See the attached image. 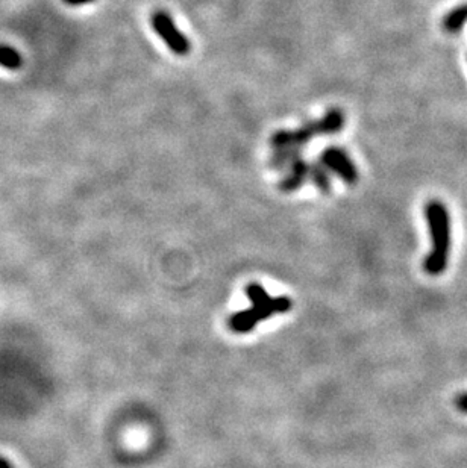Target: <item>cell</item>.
Returning a JSON list of instances; mask_svg holds the SVG:
<instances>
[{
	"label": "cell",
	"instance_id": "4fadbf2b",
	"mask_svg": "<svg viewBox=\"0 0 467 468\" xmlns=\"http://www.w3.org/2000/svg\"><path fill=\"white\" fill-rule=\"evenodd\" d=\"M62 2L68 6H81V5H88V3L96 2V0H62Z\"/></svg>",
	"mask_w": 467,
	"mask_h": 468
},
{
	"label": "cell",
	"instance_id": "9c48e42d",
	"mask_svg": "<svg viewBox=\"0 0 467 468\" xmlns=\"http://www.w3.org/2000/svg\"><path fill=\"white\" fill-rule=\"evenodd\" d=\"M308 181H311L316 188L321 191L325 196H328L332 191V179H331V173L328 171L323 164L318 161V162H313L309 164V175H308Z\"/></svg>",
	"mask_w": 467,
	"mask_h": 468
},
{
	"label": "cell",
	"instance_id": "7c38bea8",
	"mask_svg": "<svg viewBox=\"0 0 467 468\" xmlns=\"http://www.w3.org/2000/svg\"><path fill=\"white\" fill-rule=\"evenodd\" d=\"M455 404H457L458 409H460L461 412H466V414H467V393L458 394V397L455 399Z\"/></svg>",
	"mask_w": 467,
	"mask_h": 468
},
{
	"label": "cell",
	"instance_id": "6da1fadb",
	"mask_svg": "<svg viewBox=\"0 0 467 468\" xmlns=\"http://www.w3.org/2000/svg\"><path fill=\"white\" fill-rule=\"evenodd\" d=\"M245 293L247 299L251 300L252 306L238 311L228 318V327L234 333L245 335L252 332L263 320H267L276 314H285V312H289L293 308V300L289 295L271 298L264 290V286L256 282L247 284Z\"/></svg>",
	"mask_w": 467,
	"mask_h": 468
},
{
	"label": "cell",
	"instance_id": "3957f363",
	"mask_svg": "<svg viewBox=\"0 0 467 468\" xmlns=\"http://www.w3.org/2000/svg\"><path fill=\"white\" fill-rule=\"evenodd\" d=\"M151 23L153 30L164 41L170 52L178 55V57H187L191 52L190 40L184 32L179 30L173 19L166 11L153 12Z\"/></svg>",
	"mask_w": 467,
	"mask_h": 468
},
{
	"label": "cell",
	"instance_id": "5bb4252c",
	"mask_svg": "<svg viewBox=\"0 0 467 468\" xmlns=\"http://www.w3.org/2000/svg\"><path fill=\"white\" fill-rule=\"evenodd\" d=\"M0 468H14V467H12V464L10 461H8L6 458L0 456Z\"/></svg>",
	"mask_w": 467,
	"mask_h": 468
},
{
	"label": "cell",
	"instance_id": "8992f818",
	"mask_svg": "<svg viewBox=\"0 0 467 468\" xmlns=\"http://www.w3.org/2000/svg\"><path fill=\"white\" fill-rule=\"evenodd\" d=\"M308 175H309V162L301 156V158H298L289 167V171H287V175L279 181L278 190L285 194L298 191L301 186L308 181Z\"/></svg>",
	"mask_w": 467,
	"mask_h": 468
},
{
	"label": "cell",
	"instance_id": "7a4b0ae2",
	"mask_svg": "<svg viewBox=\"0 0 467 468\" xmlns=\"http://www.w3.org/2000/svg\"><path fill=\"white\" fill-rule=\"evenodd\" d=\"M425 217L432 240L431 253L423 261V269L431 276H439L448 267L450 252V217L440 200H431L425 205Z\"/></svg>",
	"mask_w": 467,
	"mask_h": 468
},
{
	"label": "cell",
	"instance_id": "277c9868",
	"mask_svg": "<svg viewBox=\"0 0 467 468\" xmlns=\"http://www.w3.org/2000/svg\"><path fill=\"white\" fill-rule=\"evenodd\" d=\"M321 162L328 168L330 173L339 176L347 185H355L358 182V170L354 161L350 159L347 152L341 147H328L321 155Z\"/></svg>",
	"mask_w": 467,
	"mask_h": 468
},
{
	"label": "cell",
	"instance_id": "ba28073f",
	"mask_svg": "<svg viewBox=\"0 0 467 468\" xmlns=\"http://www.w3.org/2000/svg\"><path fill=\"white\" fill-rule=\"evenodd\" d=\"M302 156V147H284V149H275L274 155L270 156L267 166L270 170L281 171L289 168L292 164Z\"/></svg>",
	"mask_w": 467,
	"mask_h": 468
},
{
	"label": "cell",
	"instance_id": "52a82bcc",
	"mask_svg": "<svg viewBox=\"0 0 467 468\" xmlns=\"http://www.w3.org/2000/svg\"><path fill=\"white\" fill-rule=\"evenodd\" d=\"M318 126H321L322 137L323 135H336L339 132L343 130L346 117L345 113L340 108H331L326 111L322 119H318Z\"/></svg>",
	"mask_w": 467,
	"mask_h": 468
},
{
	"label": "cell",
	"instance_id": "5b68a950",
	"mask_svg": "<svg viewBox=\"0 0 467 468\" xmlns=\"http://www.w3.org/2000/svg\"><path fill=\"white\" fill-rule=\"evenodd\" d=\"M316 137H322L318 121H308L296 129H281L271 134L269 143L274 149H284V147H302Z\"/></svg>",
	"mask_w": 467,
	"mask_h": 468
},
{
	"label": "cell",
	"instance_id": "30bf717a",
	"mask_svg": "<svg viewBox=\"0 0 467 468\" xmlns=\"http://www.w3.org/2000/svg\"><path fill=\"white\" fill-rule=\"evenodd\" d=\"M467 25V3L458 5L443 17L441 26L448 34H457Z\"/></svg>",
	"mask_w": 467,
	"mask_h": 468
},
{
	"label": "cell",
	"instance_id": "8fae6325",
	"mask_svg": "<svg viewBox=\"0 0 467 468\" xmlns=\"http://www.w3.org/2000/svg\"><path fill=\"white\" fill-rule=\"evenodd\" d=\"M23 64L21 55L10 48V46L0 44V66L8 70H19Z\"/></svg>",
	"mask_w": 467,
	"mask_h": 468
}]
</instances>
